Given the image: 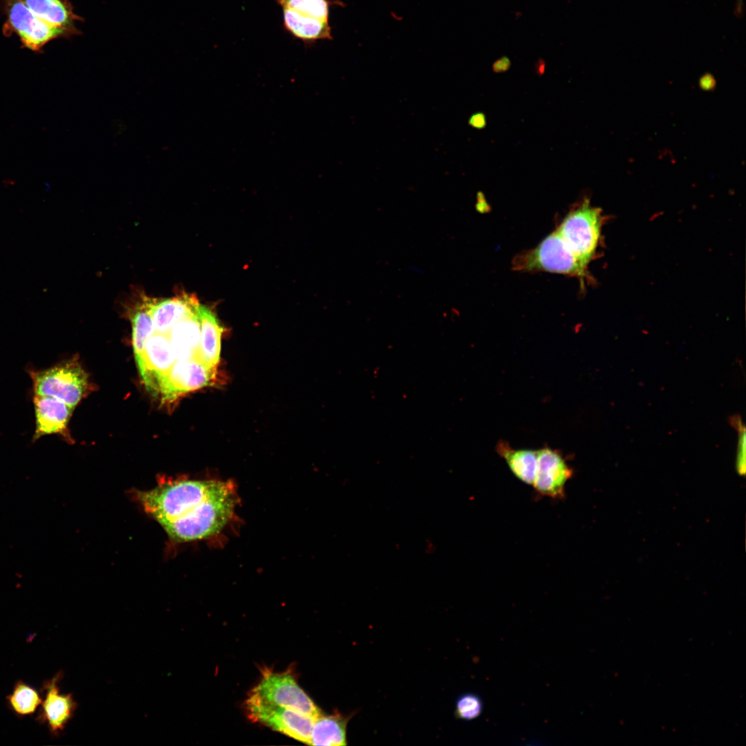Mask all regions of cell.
I'll use <instances>...</instances> for the list:
<instances>
[{
    "label": "cell",
    "mask_w": 746,
    "mask_h": 746,
    "mask_svg": "<svg viewBox=\"0 0 746 746\" xmlns=\"http://www.w3.org/2000/svg\"><path fill=\"white\" fill-rule=\"evenodd\" d=\"M22 1L37 17L44 21L66 30L73 35L77 34L75 23L81 19L75 14L72 5L67 0Z\"/></svg>",
    "instance_id": "e0dca14e"
},
{
    "label": "cell",
    "mask_w": 746,
    "mask_h": 746,
    "mask_svg": "<svg viewBox=\"0 0 746 746\" xmlns=\"http://www.w3.org/2000/svg\"><path fill=\"white\" fill-rule=\"evenodd\" d=\"M198 318L200 340L198 359L209 367L216 370L220 358L222 327L215 314L206 306L200 305Z\"/></svg>",
    "instance_id": "5bb4252c"
},
{
    "label": "cell",
    "mask_w": 746,
    "mask_h": 746,
    "mask_svg": "<svg viewBox=\"0 0 746 746\" xmlns=\"http://www.w3.org/2000/svg\"><path fill=\"white\" fill-rule=\"evenodd\" d=\"M168 336L175 360L198 359L200 340L198 310L177 322Z\"/></svg>",
    "instance_id": "9a60e30c"
},
{
    "label": "cell",
    "mask_w": 746,
    "mask_h": 746,
    "mask_svg": "<svg viewBox=\"0 0 746 746\" xmlns=\"http://www.w3.org/2000/svg\"><path fill=\"white\" fill-rule=\"evenodd\" d=\"M602 209L583 199L569 211L557 231L575 256L588 267L595 258L601 240Z\"/></svg>",
    "instance_id": "7a4b0ae2"
},
{
    "label": "cell",
    "mask_w": 746,
    "mask_h": 746,
    "mask_svg": "<svg viewBox=\"0 0 746 746\" xmlns=\"http://www.w3.org/2000/svg\"><path fill=\"white\" fill-rule=\"evenodd\" d=\"M282 8H289L302 15L329 21L332 6H342L338 0H274Z\"/></svg>",
    "instance_id": "7402d4cb"
},
{
    "label": "cell",
    "mask_w": 746,
    "mask_h": 746,
    "mask_svg": "<svg viewBox=\"0 0 746 746\" xmlns=\"http://www.w3.org/2000/svg\"><path fill=\"white\" fill-rule=\"evenodd\" d=\"M31 377L36 395L53 397L73 408L83 397L88 384L87 374L73 361L32 372Z\"/></svg>",
    "instance_id": "52a82bcc"
},
{
    "label": "cell",
    "mask_w": 746,
    "mask_h": 746,
    "mask_svg": "<svg viewBox=\"0 0 746 746\" xmlns=\"http://www.w3.org/2000/svg\"><path fill=\"white\" fill-rule=\"evenodd\" d=\"M545 69V62L543 59L538 60L536 64V70L537 73L542 74Z\"/></svg>",
    "instance_id": "83f0119b"
},
{
    "label": "cell",
    "mask_w": 746,
    "mask_h": 746,
    "mask_svg": "<svg viewBox=\"0 0 746 746\" xmlns=\"http://www.w3.org/2000/svg\"><path fill=\"white\" fill-rule=\"evenodd\" d=\"M199 302L194 294L182 291L162 300L151 299V314L155 332L168 334L180 320L198 312Z\"/></svg>",
    "instance_id": "7c38bea8"
},
{
    "label": "cell",
    "mask_w": 746,
    "mask_h": 746,
    "mask_svg": "<svg viewBox=\"0 0 746 746\" xmlns=\"http://www.w3.org/2000/svg\"><path fill=\"white\" fill-rule=\"evenodd\" d=\"M349 718L336 713H323L314 719L311 732V745L339 746L347 745L346 731Z\"/></svg>",
    "instance_id": "ac0fdd59"
},
{
    "label": "cell",
    "mask_w": 746,
    "mask_h": 746,
    "mask_svg": "<svg viewBox=\"0 0 746 746\" xmlns=\"http://www.w3.org/2000/svg\"><path fill=\"white\" fill-rule=\"evenodd\" d=\"M244 705L248 718L252 721L310 745L314 718L267 702L251 692Z\"/></svg>",
    "instance_id": "8992f818"
},
{
    "label": "cell",
    "mask_w": 746,
    "mask_h": 746,
    "mask_svg": "<svg viewBox=\"0 0 746 746\" xmlns=\"http://www.w3.org/2000/svg\"><path fill=\"white\" fill-rule=\"evenodd\" d=\"M151 299L142 296L131 311L132 343L136 361L141 357L145 343L153 335L155 328L151 314Z\"/></svg>",
    "instance_id": "ffe728a7"
},
{
    "label": "cell",
    "mask_w": 746,
    "mask_h": 746,
    "mask_svg": "<svg viewBox=\"0 0 746 746\" xmlns=\"http://www.w3.org/2000/svg\"><path fill=\"white\" fill-rule=\"evenodd\" d=\"M497 449L513 475L522 482L533 486L537 468V451L514 450L504 442L498 443Z\"/></svg>",
    "instance_id": "d6986e66"
},
{
    "label": "cell",
    "mask_w": 746,
    "mask_h": 746,
    "mask_svg": "<svg viewBox=\"0 0 746 746\" xmlns=\"http://www.w3.org/2000/svg\"><path fill=\"white\" fill-rule=\"evenodd\" d=\"M714 84H715L714 79L709 74L705 75L704 76L702 77V78L700 80V85L702 87V88L709 89V88H713Z\"/></svg>",
    "instance_id": "4316f807"
},
{
    "label": "cell",
    "mask_w": 746,
    "mask_h": 746,
    "mask_svg": "<svg viewBox=\"0 0 746 746\" xmlns=\"http://www.w3.org/2000/svg\"><path fill=\"white\" fill-rule=\"evenodd\" d=\"M1 6L6 16L3 35L7 37L16 35L23 48L40 52L52 40L73 35L37 17L22 0H1Z\"/></svg>",
    "instance_id": "277c9868"
},
{
    "label": "cell",
    "mask_w": 746,
    "mask_h": 746,
    "mask_svg": "<svg viewBox=\"0 0 746 746\" xmlns=\"http://www.w3.org/2000/svg\"><path fill=\"white\" fill-rule=\"evenodd\" d=\"M261 674L251 693L267 702L314 718L323 714L289 671L274 672L265 667L261 670Z\"/></svg>",
    "instance_id": "5b68a950"
},
{
    "label": "cell",
    "mask_w": 746,
    "mask_h": 746,
    "mask_svg": "<svg viewBox=\"0 0 746 746\" xmlns=\"http://www.w3.org/2000/svg\"><path fill=\"white\" fill-rule=\"evenodd\" d=\"M482 709L483 702L480 697L468 693L458 698L455 714L460 719L470 720L477 718L481 714Z\"/></svg>",
    "instance_id": "603a6c76"
},
{
    "label": "cell",
    "mask_w": 746,
    "mask_h": 746,
    "mask_svg": "<svg viewBox=\"0 0 746 746\" xmlns=\"http://www.w3.org/2000/svg\"><path fill=\"white\" fill-rule=\"evenodd\" d=\"M216 370L196 358L175 360L160 384L162 401H173L184 394L211 385Z\"/></svg>",
    "instance_id": "ba28073f"
},
{
    "label": "cell",
    "mask_w": 746,
    "mask_h": 746,
    "mask_svg": "<svg viewBox=\"0 0 746 746\" xmlns=\"http://www.w3.org/2000/svg\"><path fill=\"white\" fill-rule=\"evenodd\" d=\"M175 361L168 334L155 332L147 339L142 354L136 362L149 391L159 394L160 382Z\"/></svg>",
    "instance_id": "9c48e42d"
},
{
    "label": "cell",
    "mask_w": 746,
    "mask_h": 746,
    "mask_svg": "<svg viewBox=\"0 0 746 746\" xmlns=\"http://www.w3.org/2000/svg\"><path fill=\"white\" fill-rule=\"evenodd\" d=\"M135 497L175 542L207 539L231 520L238 502L231 481L169 479Z\"/></svg>",
    "instance_id": "6da1fadb"
},
{
    "label": "cell",
    "mask_w": 746,
    "mask_h": 746,
    "mask_svg": "<svg viewBox=\"0 0 746 746\" xmlns=\"http://www.w3.org/2000/svg\"><path fill=\"white\" fill-rule=\"evenodd\" d=\"M62 676L63 673L59 671L44 682L45 698L37 717L39 722L48 725L54 735L59 734L64 729L77 707L71 694L60 693L59 682Z\"/></svg>",
    "instance_id": "8fae6325"
},
{
    "label": "cell",
    "mask_w": 746,
    "mask_h": 746,
    "mask_svg": "<svg viewBox=\"0 0 746 746\" xmlns=\"http://www.w3.org/2000/svg\"><path fill=\"white\" fill-rule=\"evenodd\" d=\"M510 66V59L506 56H503L493 63L492 70L495 73H503L507 71Z\"/></svg>",
    "instance_id": "d4e9b609"
},
{
    "label": "cell",
    "mask_w": 746,
    "mask_h": 746,
    "mask_svg": "<svg viewBox=\"0 0 746 746\" xmlns=\"http://www.w3.org/2000/svg\"><path fill=\"white\" fill-rule=\"evenodd\" d=\"M537 451V468L533 484L535 492L542 496L562 499L573 470L557 450L544 448Z\"/></svg>",
    "instance_id": "30bf717a"
},
{
    "label": "cell",
    "mask_w": 746,
    "mask_h": 746,
    "mask_svg": "<svg viewBox=\"0 0 746 746\" xmlns=\"http://www.w3.org/2000/svg\"><path fill=\"white\" fill-rule=\"evenodd\" d=\"M513 268L520 271H548L591 278L588 267L575 256L557 231L546 237L536 247L516 256Z\"/></svg>",
    "instance_id": "3957f363"
},
{
    "label": "cell",
    "mask_w": 746,
    "mask_h": 746,
    "mask_svg": "<svg viewBox=\"0 0 746 746\" xmlns=\"http://www.w3.org/2000/svg\"><path fill=\"white\" fill-rule=\"evenodd\" d=\"M734 425L738 430V441L736 460V468L737 472L743 475L746 468V434L745 428L740 418L735 417Z\"/></svg>",
    "instance_id": "cb8c5ba5"
},
{
    "label": "cell",
    "mask_w": 746,
    "mask_h": 746,
    "mask_svg": "<svg viewBox=\"0 0 746 746\" xmlns=\"http://www.w3.org/2000/svg\"><path fill=\"white\" fill-rule=\"evenodd\" d=\"M283 26L293 37L303 41L306 45L318 40L332 39V28L328 21H324L283 8Z\"/></svg>",
    "instance_id": "2e32d148"
},
{
    "label": "cell",
    "mask_w": 746,
    "mask_h": 746,
    "mask_svg": "<svg viewBox=\"0 0 746 746\" xmlns=\"http://www.w3.org/2000/svg\"><path fill=\"white\" fill-rule=\"evenodd\" d=\"M6 698L11 709L20 716L33 714L42 702L39 692L21 680L16 682Z\"/></svg>",
    "instance_id": "44dd1931"
},
{
    "label": "cell",
    "mask_w": 746,
    "mask_h": 746,
    "mask_svg": "<svg viewBox=\"0 0 746 746\" xmlns=\"http://www.w3.org/2000/svg\"><path fill=\"white\" fill-rule=\"evenodd\" d=\"M469 124L476 128H483L486 125V116L482 113H477L469 119Z\"/></svg>",
    "instance_id": "484cf974"
},
{
    "label": "cell",
    "mask_w": 746,
    "mask_h": 746,
    "mask_svg": "<svg viewBox=\"0 0 746 746\" xmlns=\"http://www.w3.org/2000/svg\"><path fill=\"white\" fill-rule=\"evenodd\" d=\"M34 405L36 417L35 439L66 430L73 407L55 398L36 394Z\"/></svg>",
    "instance_id": "4fadbf2b"
}]
</instances>
